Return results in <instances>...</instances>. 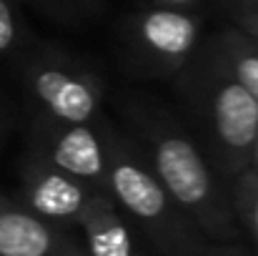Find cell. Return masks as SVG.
I'll use <instances>...</instances> for the list:
<instances>
[{
	"instance_id": "1",
	"label": "cell",
	"mask_w": 258,
	"mask_h": 256,
	"mask_svg": "<svg viewBox=\"0 0 258 256\" xmlns=\"http://www.w3.org/2000/svg\"><path fill=\"white\" fill-rule=\"evenodd\" d=\"M138 131V151L163 183L175 206L213 244H231L238 234L226 181L190 141V136L156 108H138L131 116Z\"/></svg>"
},
{
	"instance_id": "2",
	"label": "cell",
	"mask_w": 258,
	"mask_h": 256,
	"mask_svg": "<svg viewBox=\"0 0 258 256\" xmlns=\"http://www.w3.org/2000/svg\"><path fill=\"white\" fill-rule=\"evenodd\" d=\"M108 181L105 193L115 201L125 219H131L166 256H201L208 239L175 206L163 183L156 178L136 143L105 126Z\"/></svg>"
},
{
	"instance_id": "3",
	"label": "cell",
	"mask_w": 258,
	"mask_h": 256,
	"mask_svg": "<svg viewBox=\"0 0 258 256\" xmlns=\"http://www.w3.org/2000/svg\"><path fill=\"white\" fill-rule=\"evenodd\" d=\"M180 73V93L201 121L213 169L228 183L248 166L258 136V100L203 48Z\"/></svg>"
},
{
	"instance_id": "4",
	"label": "cell",
	"mask_w": 258,
	"mask_h": 256,
	"mask_svg": "<svg viewBox=\"0 0 258 256\" xmlns=\"http://www.w3.org/2000/svg\"><path fill=\"white\" fill-rule=\"evenodd\" d=\"M18 58L20 78L38 108V118L58 123L100 121L103 81L93 71L58 50L33 48V43Z\"/></svg>"
},
{
	"instance_id": "5",
	"label": "cell",
	"mask_w": 258,
	"mask_h": 256,
	"mask_svg": "<svg viewBox=\"0 0 258 256\" xmlns=\"http://www.w3.org/2000/svg\"><path fill=\"white\" fill-rule=\"evenodd\" d=\"M203 20L193 10L151 5L125 23V43L133 56L156 73H180L198 53Z\"/></svg>"
},
{
	"instance_id": "6",
	"label": "cell",
	"mask_w": 258,
	"mask_h": 256,
	"mask_svg": "<svg viewBox=\"0 0 258 256\" xmlns=\"http://www.w3.org/2000/svg\"><path fill=\"white\" fill-rule=\"evenodd\" d=\"M105 121L95 123H58L38 118L30 128V153L63 173L105 193L108 181V146Z\"/></svg>"
},
{
	"instance_id": "7",
	"label": "cell",
	"mask_w": 258,
	"mask_h": 256,
	"mask_svg": "<svg viewBox=\"0 0 258 256\" xmlns=\"http://www.w3.org/2000/svg\"><path fill=\"white\" fill-rule=\"evenodd\" d=\"M0 256H90L71 226L30 211L20 198L0 196Z\"/></svg>"
},
{
	"instance_id": "8",
	"label": "cell",
	"mask_w": 258,
	"mask_h": 256,
	"mask_svg": "<svg viewBox=\"0 0 258 256\" xmlns=\"http://www.w3.org/2000/svg\"><path fill=\"white\" fill-rule=\"evenodd\" d=\"M93 193H95L93 186L73 178L71 173H63L60 169H55L35 156H28L23 161L20 201L30 211H35L55 224L78 226Z\"/></svg>"
},
{
	"instance_id": "9",
	"label": "cell",
	"mask_w": 258,
	"mask_h": 256,
	"mask_svg": "<svg viewBox=\"0 0 258 256\" xmlns=\"http://www.w3.org/2000/svg\"><path fill=\"white\" fill-rule=\"evenodd\" d=\"M78 229L83 231V244L90 256H143L128 219L103 191L93 193Z\"/></svg>"
},
{
	"instance_id": "10",
	"label": "cell",
	"mask_w": 258,
	"mask_h": 256,
	"mask_svg": "<svg viewBox=\"0 0 258 256\" xmlns=\"http://www.w3.org/2000/svg\"><path fill=\"white\" fill-rule=\"evenodd\" d=\"M201 48L258 100V43L238 28H223Z\"/></svg>"
},
{
	"instance_id": "11",
	"label": "cell",
	"mask_w": 258,
	"mask_h": 256,
	"mask_svg": "<svg viewBox=\"0 0 258 256\" xmlns=\"http://www.w3.org/2000/svg\"><path fill=\"white\" fill-rule=\"evenodd\" d=\"M228 196L238 226H243L251 239L258 241V173L248 166L228 181Z\"/></svg>"
},
{
	"instance_id": "12",
	"label": "cell",
	"mask_w": 258,
	"mask_h": 256,
	"mask_svg": "<svg viewBox=\"0 0 258 256\" xmlns=\"http://www.w3.org/2000/svg\"><path fill=\"white\" fill-rule=\"evenodd\" d=\"M30 45L28 25L15 0H0V61L18 58Z\"/></svg>"
},
{
	"instance_id": "13",
	"label": "cell",
	"mask_w": 258,
	"mask_h": 256,
	"mask_svg": "<svg viewBox=\"0 0 258 256\" xmlns=\"http://www.w3.org/2000/svg\"><path fill=\"white\" fill-rule=\"evenodd\" d=\"M228 13L233 28H238L258 43V0H233Z\"/></svg>"
},
{
	"instance_id": "14",
	"label": "cell",
	"mask_w": 258,
	"mask_h": 256,
	"mask_svg": "<svg viewBox=\"0 0 258 256\" xmlns=\"http://www.w3.org/2000/svg\"><path fill=\"white\" fill-rule=\"evenodd\" d=\"M30 3H35L40 10L50 15H76L81 8L90 5V0H30Z\"/></svg>"
},
{
	"instance_id": "15",
	"label": "cell",
	"mask_w": 258,
	"mask_h": 256,
	"mask_svg": "<svg viewBox=\"0 0 258 256\" xmlns=\"http://www.w3.org/2000/svg\"><path fill=\"white\" fill-rule=\"evenodd\" d=\"M203 256H248V254L243 249H238V246H231V244H213V241H208Z\"/></svg>"
},
{
	"instance_id": "16",
	"label": "cell",
	"mask_w": 258,
	"mask_h": 256,
	"mask_svg": "<svg viewBox=\"0 0 258 256\" xmlns=\"http://www.w3.org/2000/svg\"><path fill=\"white\" fill-rule=\"evenodd\" d=\"M203 0H151V5H161V8H178V10H193L196 5H201Z\"/></svg>"
},
{
	"instance_id": "17",
	"label": "cell",
	"mask_w": 258,
	"mask_h": 256,
	"mask_svg": "<svg viewBox=\"0 0 258 256\" xmlns=\"http://www.w3.org/2000/svg\"><path fill=\"white\" fill-rule=\"evenodd\" d=\"M248 169H251V171H256V173H258V136H256V141H253V148H251V159H248Z\"/></svg>"
},
{
	"instance_id": "18",
	"label": "cell",
	"mask_w": 258,
	"mask_h": 256,
	"mask_svg": "<svg viewBox=\"0 0 258 256\" xmlns=\"http://www.w3.org/2000/svg\"><path fill=\"white\" fill-rule=\"evenodd\" d=\"M0 133H3V113H0Z\"/></svg>"
},
{
	"instance_id": "19",
	"label": "cell",
	"mask_w": 258,
	"mask_h": 256,
	"mask_svg": "<svg viewBox=\"0 0 258 256\" xmlns=\"http://www.w3.org/2000/svg\"><path fill=\"white\" fill-rule=\"evenodd\" d=\"M201 256H203V254H201Z\"/></svg>"
}]
</instances>
